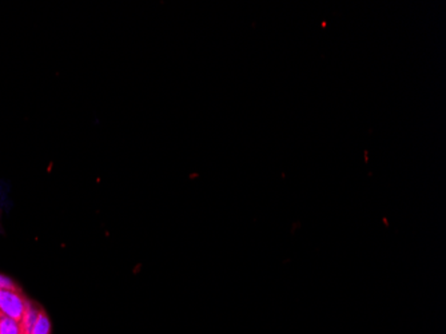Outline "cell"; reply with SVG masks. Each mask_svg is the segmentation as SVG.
<instances>
[{
	"label": "cell",
	"mask_w": 446,
	"mask_h": 334,
	"mask_svg": "<svg viewBox=\"0 0 446 334\" xmlns=\"http://www.w3.org/2000/svg\"><path fill=\"white\" fill-rule=\"evenodd\" d=\"M30 302L24 300L16 287L0 289V313L16 321H22Z\"/></svg>",
	"instance_id": "obj_1"
},
{
	"label": "cell",
	"mask_w": 446,
	"mask_h": 334,
	"mask_svg": "<svg viewBox=\"0 0 446 334\" xmlns=\"http://www.w3.org/2000/svg\"><path fill=\"white\" fill-rule=\"evenodd\" d=\"M0 334H24L19 321L0 313Z\"/></svg>",
	"instance_id": "obj_2"
},
{
	"label": "cell",
	"mask_w": 446,
	"mask_h": 334,
	"mask_svg": "<svg viewBox=\"0 0 446 334\" xmlns=\"http://www.w3.org/2000/svg\"><path fill=\"white\" fill-rule=\"evenodd\" d=\"M50 333V322H48L47 317L43 314L42 311L39 313L38 321L35 324L32 334H48Z\"/></svg>",
	"instance_id": "obj_3"
},
{
	"label": "cell",
	"mask_w": 446,
	"mask_h": 334,
	"mask_svg": "<svg viewBox=\"0 0 446 334\" xmlns=\"http://www.w3.org/2000/svg\"><path fill=\"white\" fill-rule=\"evenodd\" d=\"M7 287H15L11 279L5 278L4 275H0V289H7Z\"/></svg>",
	"instance_id": "obj_4"
}]
</instances>
